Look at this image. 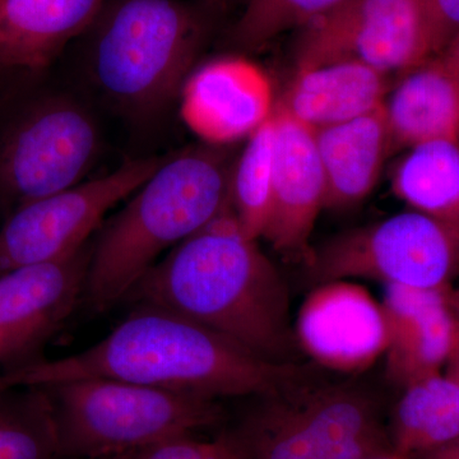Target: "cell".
<instances>
[{
    "mask_svg": "<svg viewBox=\"0 0 459 459\" xmlns=\"http://www.w3.org/2000/svg\"><path fill=\"white\" fill-rule=\"evenodd\" d=\"M126 300L195 320L270 364L307 362L285 279L258 240L241 231L231 207L172 247Z\"/></svg>",
    "mask_w": 459,
    "mask_h": 459,
    "instance_id": "1",
    "label": "cell"
},
{
    "mask_svg": "<svg viewBox=\"0 0 459 459\" xmlns=\"http://www.w3.org/2000/svg\"><path fill=\"white\" fill-rule=\"evenodd\" d=\"M100 342L56 360H38L0 376V392L82 377H108L204 397L267 394L305 364L274 365L180 314L134 304Z\"/></svg>",
    "mask_w": 459,
    "mask_h": 459,
    "instance_id": "2",
    "label": "cell"
},
{
    "mask_svg": "<svg viewBox=\"0 0 459 459\" xmlns=\"http://www.w3.org/2000/svg\"><path fill=\"white\" fill-rule=\"evenodd\" d=\"M232 168L213 147L162 162L92 244L83 296L91 309L107 312L126 301L165 250L231 207Z\"/></svg>",
    "mask_w": 459,
    "mask_h": 459,
    "instance_id": "3",
    "label": "cell"
},
{
    "mask_svg": "<svg viewBox=\"0 0 459 459\" xmlns=\"http://www.w3.org/2000/svg\"><path fill=\"white\" fill-rule=\"evenodd\" d=\"M307 362L226 429L243 459H367L392 451L389 415L376 388Z\"/></svg>",
    "mask_w": 459,
    "mask_h": 459,
    "instance_id": "4",
    "label": "cell"
},
{
    "mask_svg": "<svg viewBox=\"0 0 459 459\" xmlns=\"http://www.w3.org/2000/svg\"><path fill=\"white\" fill-rule=\"evenodd\" d=\"M53 403L59 459H110L219 427V400L108 377L44 386Z\"/></svg>",
    "mask_w": 459,
    "mask_h": 459,
    "instance_id": "5",
    "label": "cell"
},
{
    "mask_svg": "<svg viewBox=\"0 0 459 459\" xmlns=\"http://www.w3.org/2000/svg\"><path fill=\"white\" fill-rule=\"evenodd\" d=\"M202 40L201 20L179 0H119L100 21L91 74L117 104L151 110L181 90Z\"/></svg>",
    "mask_w": 459,
    "mask_h": 459,
    "instance_id": "6",
    "label": "cell"
},
{
    "mask_svg": "<svg viewBox=\"0 0 459 459\" xmlns=\"http://www.w3.org/2000/svg\"><path fill=\"white\" fill-rule=\"evenodd\" d=\"M307 279H364L385 286L448 289L459 267V234L418 211L349 230L310 252Z\"/></svg>",
    "mask_w": 459,
    "mask_h": 459,
    "instance_id": "7",
    "label": "cell"
},
{
    "mask_svg": "<svg viewBox=\"0 0 459 459\" xmlns=\"http://www.w3.org/2000/svg\"><path fill=\"white\" fill-rule=\"evenodd\" d=\"M435 56L428 0H349L301 29L295 63L356 62L391 75Z\"/></svg>",
    "mask_w": 459,
    "mask_h": 459,
    "instance_id": "8",
    "label": "cell"
},
{
    "mask_svg": "<svg viewBox=\"0 0 459 459\" xmlns=\"http://www.w3.org/2000/svg\"><path fill=\"white\" fill-rule=\"evenodd\" d=\"M98 126L63 98L33 102L0 138V197L14 208L82 183L99 155Z\"/></svg>",
    "mask_w": 459,
    "mask_h": 459,
    "instance_id": "9",
    "label": "cell"
},
{
    "mask_svg": "<svg viewBox=\"0 0 459 459\" xmlns=\"http://www.w3.org/2000/svg\"><path fill=\"white\" fill-rule=\"evenodd\" d=\"M126 162L104 177L14 208L0 226V273L62 258L89 243L105 214L131 197L160 165Z\"/></svg>",
    "mask_w": 459,
    "mask_h": 459,
    "instance_id": "10",
    "label": "cell"
},
{
    "mask_svg": "<svg viewBox=\"0 0 459 459\" xmlns=\"http://www.w3.org/2000/svg\"><path fill=\"white\" fill-rule=\"evenodd\" d=\"M92 244L54 261L0 273V361L9 370L35 362L84 296Z\"/></svg>",
    "mask_w": 459,
    "mask_h": 459,
    "instance_id": "11",
    "label": "cell"
},
{
    "mask_svg": "<svg viewBox=\"0 0 459 459\" xmlns=\"http://www.w3.org/2000/svg\"><path fill=\"white\" fill-rule=\"evenodd\" d=\"M294 328L305 358L340 376H360L385 355L388 347L382 301L351 280L313 286L299 309Z\"/></svg>",
    "mask_w": 459,
    "mask_h": 459,
    "instance_id": "12",
    "label": "cell"
},
{
    "mask_svg": "<svg viewBox=\"0 0 459 459\" xmlns=\"http://www.w3.org/2000/svg\"><path fill=\"white\" fill-rule=\"evenodd\" d=\"M180 91L183 122L212 146L249 138L276 108L267 72L246 57L205 63L188 75Z\"/></svg>",
    "mask_w": 459,
    "mask_h": 459,
    "instance_id": "13",
    "label": "cell"
},
{
    "mask_svg": "<svg viewBox=\"0 0 459 459\" xmlns=\"http://www.w3.org/2000/svg\"><path fill=\"white\" fill-rule=\"evenodd\" d=\"M273 186L263 237L287 258L309 256V241L325 208V181L313 129L274 108Z\"/></svg>",
    "mask_w": 459,
    "mask_h": 459,
    "instance_id": "14",
    "label": "cell"
},
{
    "mask_svg": "<svg viewBox=\"0 0 459 459\" xmlns=\"http://www.w3.org/2000/svg\"><path fill=\"white\" fill-rule=\"evenodd\" d=\"M448 289L385 286L382 305L388 325L386 377L402 388L440 373L455 351L459 323Z\"/></svg>",
    "mask_w": 459,
    "mask_h": 459,
    "instance_id": "15",
    "label": "cell"
},
{
    "mask_svg": "<svg viewBox=\"0 0 459 459\" xmlns=\"http://www.w3.org/2000/svg\"><path fill=\"white\" fill-rule=\"evenodd\" d=\"M388 81V74L356 62L296 69L276 108L316 132L382 108Z\"/></svg>",
    "mask_w": 459,
    "mask_h": 459,
    "instance_id": "16",
    "label": "cell"
},
{
    "mask_svg": "<svg viewBox=\"0 0 459 459\" xmlns=\"http://www.w3.org/2000/svg\"><path fill=\"white\" fill-rule=\"evenodd\" d=\"M104 0H0V69L49 66L101 16Z\"/></svg>",
    "mask_w": 459,
    "mask_h": 459,
    "instance_id": "17",
    "label": "cell"
},
{
    "mask_svg": "<svg viewBox=\"0 0 459 459\" xmlns=\"http://www.w3.org/2000/svg\"><path fill=\"white\" fill-rule=\"evenodd\" d=\"M314 135L325 174V208L343 211L360 204L373 192L386 156L394 151L385 108L319 129Z\"/></svg>",
    "mask_w": 459,
    "mask_h": 459,
    "instance_id": "18",
    "label": "cell"
},
{
    "mask_svg": "<svg viewBox=\"0 0 459 459\" xmlns=\"http://www.w3.org/2000/svg\"><path fill=\"white\" fill-rule=\"evenodd\" d=\"M383 108L394 150L459 141V69L440 56L430 57L402 75Z\"/></svg>",
    "mask_w": 459,
    "mask_h": 459,
    "instance_id": "19",
    "label": "cell"
},
{
    "mask_svg": "<svg viewBox=\"0 0 459 459\" xmlns=\"http://www.w3.org/2000/svg\"><path fill=\"white\" fill-rule=\"evenodd\" d=\"M394 451L415 457L459 439V382L437 373L404 386L389 412Z\"/></svg>",
    "mask_w": 459,
    "mask_h": 459,
    "instance_id": "20",
    "label": "cell"
},
{
    "mask_svg": "<svg viewBox=\"0 0 459 459\" xmlns=\"http://www.w3.org/2000/svg\"><path fill=\"white\" fill-rule=\"evenodd\" d=\"M394 195L459 234V141L410 148L392 178Z\"/></svg>",
    "mask_w": 459,
    "mask_h": 459,
    "instance_id": "21",
    "label": "cell"
},
{
    "mask_svg": "<svg viewBox=\"0 0 459 459\" xmlns=\"http://www.w3.org/2000/svg\"><path fill=\"white\" fill-rule=\"evenodd\" d=\"M274 135L272 115L249 138L234 164L230 205L241 231L253 240L263 237L270 216L273 186Z\"/></svg>",
    "mask_w": 459,
    "mask_h": 459,
    "instance_id": "22",
    "label": "cell"
},
{
    "mask_svg": "<svg viewBox=\"0 0 459 459\" xmlns=\"http://www.w3.org/2000/svg\"><path fill=\"white\" fill-rule=\"evenodd\" d=\"M0 392V459H59L53 403L44 386Z\"/></svg>",
    "mask_w": 459,
    "mask_h": 459,
    "instance_id": "23",
    "label": "cell"
},
{
    "mask_svg": "<svg viewBox=\"0 0 459 459\" xmlns=\"http://www.w3.org/2000/svg\"><path fill=\"white\" fill-rule=\"evenodd\" d=\"M349 0H247L234 27V41L256 49L291 30H301Z\"/></svg>",
    "mask_w": 459,
    "mask_h": 459,
    "instance_id": "24",
    "label": "cell"
},
{
    "mask_svg": "<svg viewBox=\"0 0 459 459\" xmlns=\"http://www.w3.org/2000/svg\"><path fill=\"white\" fill-rule=\"evenodd\" d=\"M210 440L181 435L110 459H204Z\"/></svg>",
    "mask_w": 459,
    "mask_h": 459,
    "instance_id": "25",
    "label": "cell"
},
{
    "mask_svg": "<svg viewBox=\"0 0 459 459\" xmlns=\"http://www.w3.org/2000/svg\"><path fill=\"white\" fill-rule=\"evenodd\" d=\"M437 56L459 33V0H428Z\"/></svg>",
    "mask_w": 459,
    "mask_h": 459,
    "instance_id": "26",
    "label": "cell"
},
{
    "mask_svg": "<svg viewBox=\"0 0 459 459\" xmlns=\"http://www.w3.org/2000/svg\"><path fill=\"white\" fill-rule=\"evenodd\" d=\"M204 459H243L238 452L237 444L232 440L228 430L214 437L208 444Z\"/></svg>",
    "mask_w": 459,
    "mask_h": 459,
    "instance_id": "27",
    "label": "cell"
},
{
    "mask_svg": "<svg viewBox=\"0 0 459 459\" xmlns=\"http://www.w3.org/2000/svg\"><path fill=\"white\" fill-rule=\"evenodd\" d=\"M411 459H459V439L440 446V448L433 449V451L421 453Z\"/></svg>",
    "mask_w": 459,
    "mask_h": 459,
    "instance_id": "28",
    "label": "cell"
},
{
    "mask_svg": "<svg viewBox=\"0 0 459 459\" xmlns=\"http://www.w3.org/2000/svg\"><path fill=\"white\" fill-rule=\"evenodd\" d=\"M437 56H442L449 65L459 69V33L446 45V49H444L442 53L437 54Z\"/></svg>",
    "mask_w": 459,
    "mask_h": 459,
    "instance_id": "29",
    "label": "cell"
},
{
    "mask_svg": "<svg viewBox=\"0 0 459 459\" xmlns=\"http://www.w3.org/2000/svg\"><path fill=\"white\" fill-rule=\"evenodd\" d=\"M446 374L455 377L459 382V338L458 342L455 344V351H453L451 359L446 362Z\"/></svg>",
    "mask_w": 459,
    "mask_h": 459,
    "instance_id": "30",
    "label": "cell"
},
{
    "mask_svg": "<svg viewBox=\"0 0 459 459\" xmlns=\"http://www.w3.org/2000/svg\"><path fill=\"white\" fill-rule=\"evenodd\" d=\"M448 301L449 305H451L452 312L459 323V286L457 289L448 290Z\"/></svg>",
    "mask_w": 459,
    "mask_h": 459,
    "instance_id": "31",
    "label": "cell"
},
{
    "mask_svg": "<svg viewBox=\"0 0 459 459\" xmlns=\"http://www.w3.org/2000/svg\"><path fill=\"white\" fill-rule=\"evenodd\" d=\"M367 459H411V457H409V455H402V453L392 449V451L383 453V455H376V457Z\"/></svg>",
    "mask_w": 459,
    "mask_h": 459,
    "instance_id": "32",
    "label": "cell"
}]
</instances>
